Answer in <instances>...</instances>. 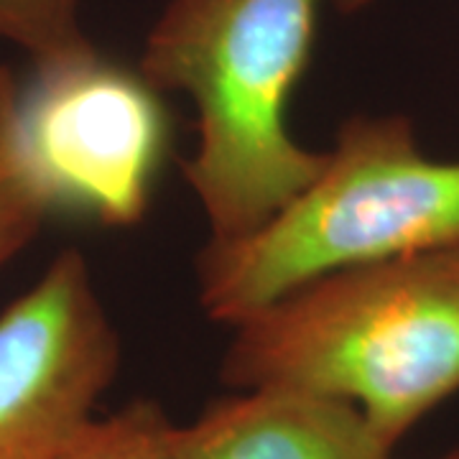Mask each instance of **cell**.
I'll return each mask as SVG.
<instances>
[{"instance_id": "obj_1", "label": "cell", "mask_w": 459, "mask_h": 459, "mask_svg": "<svg viewBox=\"0 0 459 459\" xmlns=\"http://www.w3.org/2000/svg\"><path fill=\"white\" fill-rule=\"evenodd\" d=\"M232 329L228 385L352 403L395 446L459 391V246L307 281Z\"/></svg>"}, {"instance_id": "obj_2", "label": "cell", "mask_w": 459, "mask_h": 459, "mask_svg": "<svg viewBox=\"0 0 459 459\" xmlns=\"http://www.w3.org/2000/svg\"><path fill=\"white\" fill-rule=\"evenodd\" d=\"M373 0H171L148 33L138 72L197 110L184 177L210 225L235 240L304 192L327 151L304 148L286 123L325 8L355 13Z\"/></svg>"}, {"instance_id": "obj_3", "label": "cell", "mask_w": 459, "mask_h": 459, "mask_svg": "<svg viewBox=\"0 0 459 459\" xmlns=\"http://www.w3.org/2000/svg\"><path fill=\"white\" fill-rule=\"evenodd\" d=\"M452 246L459 161L427 156L403 115H355L283 210L246 238L202 247L199 304L232 327L307 281Z\"/></svg>"}, {"instance_id": "obj_4", "label": "cell", "mask_w": 459, "mask_h": 459, "mask_svg": "<svg viewBox=\"0 0 459 459\" xmlns=\"http://www.w3.org/2000/svg\"><path fill=\"white\" fill-rule=\"evenodd\" d=\"M21 126L56 212L108 228L143 220L166 153L161 92L98 49L33 65L21 90Z\"/></svg>"}, {"instance_id": "obj_5", "label": "cell", "mask_w": 459, "mask_h": 459, "mask_svg": "<svg viewBox=\"0 0 459 459\" xmlns=\"http://www.w3.org/2000/svg\"><path fill=\"white\" fill-rule=\"evenodd\" d=\"M120 337L80 250L0 314V459H54L95 421Z\"/></svg>"}, {"instance_id": "obj_6", "label": "cell", "mask_w": 459, "mask_h": 459, "mask_svg": "<svg viewBox=\"0 0 459 459\" xmlns=\"http://www.w3.org/2000/svg\"><path fill=\"white\" fill-rule=\"evenodd\" d=\"M352 403L291 388H246L171 427L169 459H391Z\"/></svg>"}, {"instance_id": "obj_7", "label": "cell", "mask_w": 459, "mask_h": 459, "mask_svg": "<svg viewBox=\"0 0 459 459\" xmlns=\"http://www.w3.org/2000/svg\"><path fill=\"white\" fill-rule=\"evenodd\" d=\"M21 90L23 80L11 66L0 65V268L56 212L49 186L26 148Z\"/></svg>"}, {"instance_id": "obj_8", "label": "cell", "mask_w": 459, "mask_h": 459, "mask_svg": "<svg viewBox=\"0 0 459 459\" xmlns=\"http://www.w3.org/2000/svg\"><path fill=\"white\" fill-rule=\"evenodd\" d=\"M82 0H0V39L16 44L33 65L65 62L95 49L80 21Z\"/></svg>"}, {"instance_id": "obj_9", "label": "cell", "mask_w": 459, "mask_h": 459, "mask_svg": "<svg viewBox=\"0 0 459 459\" xmlns=\"http://www.w3.org/2000/svg\"><path fill=\"white\" fill-rule=\"evenodd\" d=\"M171 421L153 401H133L95 419L54 459H169Z\"/></svg>"}, {"instance_id": "obj_10", "label": "cell", "mask_w": 459, "mask_h": 459, "mask_svg": "<svg viewBox=\"0 0 459 459\" xmlns=\"http://www.w3.org/2000/svg\"><path fill=\"white\" fill-rule=\"evenodd\" d=\"M446 459H459V452H457V455H452V457H446Z\"/></svg>"}]
</instances>
